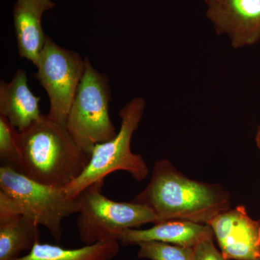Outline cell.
<instances>
[{"instance_id":"cell-5","label":"cell","mask_w":260,"mask_h":260,"mask_svg":"<svg viewBox=\"0 0 260 260\" xmlns=\"http://www.w3.org/2000/svg\"><path fill=\"white\" fill-rule=\"evenodd\" d=\"M85 58V70L77 90L65 128L76 144L90 155L95 145L113 139L117 133L109 116L112 100L107 75Z\"/></svg>"},{"instance_id":"cell-4","label":"cell","mask_w":260,"mask_h":260,"mask_svg":"<svg viewBox=\"0 0 260 260\" xmlns=\"http://www.w3.org/2000/svg\"><path fill=\"white\" fill-rule=\"evenodd\" d=\"M145 107L144 99L135 97L121 108L119 133L113 139L95 145L85 170L65 186L70 196L77 198L85 188L104 181L108 175L117 171L129 173L135 180H144L148 177V167L143 156L131 150L132 138L143 118Z\"/></svg>"},{"instance_id":"cell-11","label":"cell","mask_w":260,"mask_h":260,"mask_svg":"<svg viewBox=\"0 0 260 260\" xmlns=\"http://www.w3.org/2000/svg\"><path fill=\"white\" fill-rule=\"evenodd\" d=\"M214 237L213 229L209 224L173 220L154 224L153 227L143 230L126 229L119 233L116 239L123 246L138 245L145 242H159L194 247L201 241Z\"/></svg>"},{"instance_id":"cell-2","label":"cell","mask_w":260,"mask_h":260,"mask_svg":"<svg viewBox=\"0 0 260 260\" xmlns=\"http://www.w3.org/2000/svg\"><path fill=\"white\" fill-rule=\"evenodd\" d=\"M19 136L23 174L46 185L65 187L79 177L90 160V155L78 147L65 126L47 115L19 132Z\"/></svg>"},{"instance_id":"cell-1","label":"cell","mask_w":260,"mask_h":260,"mask_svg":"<svg viewBox=\"0 0 260 260\" xmlns=\"http://www.w3.org/2000/svg\"><path fill=\"white\" fill-rule=\"evenodd\" d=\"M133 201L155 215V224L181 220L209 224L230 209V194L218 184L192 180L167 159L157 160L150 180Z\"/></svg>"},{"instance_id":"cell-9","label":"cell","mask_w":260,"mask_h":260,"mask_svg":"<svg viewBox=\"0 0 260 260\" xmlns=\"http://www.w3.org/2000/svg\"><path fill=\"white\" fill-rule=\"evenodd\" d=\"M207 18L219 35H227L234 49L260 40V0H205Z\"/></svg>"},{"instance_id":"cell-14","label":"cell","mask_w":260,"mask_h":260,"mask_svg":"<svg viewBox=\"0 0 260 260\" xmlns=\"http://www.w3.org/2000/svg\"><path fill=\"white\" fill-rule=\"evenodd\" d=\"M120 243L107 240L77 249H65L38 243L32 250L15 260H113L119 254Z\"/></svg>"},{"instance_id":"cell-18","label":"cell","mask_w":260,"mask_h":260,"mask_svg":"<svg viewBox=\"0 0 260 260\" xmlns=\"http://www.w3.org/2000/svg\"><path fill=\"white\" fill-rule=\"evenodd\" d=\"M255 139L256 145H260V124L257 128V132H256Z\"/></svg>"},{"instance_id":"cell-10","label":"cell","mask_w":260,"mask_h":260,"mask_svg":"<svg viewBox=\"0 0 260 260\" xmlns=\"http://www.w3.org/2000/svg\"><path fill=\"white\" fill-rule=\"evenodd\" d=\"M53 0H16L13 10V24L18 54L37 65L47 36L42 28L45 12L55 8Z\"/></svg>"},{"instance_id":"cell-12","label":"cell","mask_w":260,"mask_h":260,"mask_svg":"<svg viewBox=\"0 0 260 260\" xmlns=\"http://www.w3.org/2000/svg\"><path fill=\"white\" fill-rule=\"evenodd\" d=\"M40 98L29 88L25 70L15 72L10 83L0 82V114L5 116L19 132L42 117L39 109Z\"/></svg>"},{"instance_id":"cell-13","label":"cell","mask_w":260,"mask_h":260,"mask_svg":"<svg viewBox=\"0 0 260 260\" xmlns=\"http://www.w3.org/2000/svg\"><path fill=\"white\" fill-rule=\"evenodd\" d=\"M39 225L22 215H0V260H15L40 242Z\"/></svg>"},{"instance_id":"cell-8","label":"cell","mask_w":260,"mask_h":260,"mask_svg":"<svg viewBox=\"0 0 260 260\" xmlns=\"http://www.w3.org/2000/svg\"><path fill=\"white\" fill-rule=\"evenodd\" d=\"M220 251L226 260H260V220L251 218L239 205L210 222Z\"/></svg>"},{"instance_id":"cell-17","label":"cell","mask_w":260,"mask_h":260,"mask_svg":"<svg viewBox=\"0 0 260 260\" xmlns=\"http://www.w3.org/2000/svg\"><path fill=\"white\" fill-rule=\"evenodd\" d=\"M213 239H205L194 246L192 260H226L214 244Z\"/></svg>"},{"instance_id":"cell-6","label":"cell","mask_w":260,"mask_h":260,"mask_svg":"<svg viewBox=\"0 0 260 260\" xmlns=\"http://www.w3.org/2000/svg\"><path fill=\"white\" fill-rule=\"evenodd\" d=\"M104 181L93 183L77 196L79 202L77 229L84 245L117 240L118 234L123 231L155 224V215L145 205L134 201L116 202L104 196Z\"/></svg>"},{"instance_id":"cell-16","label":"cell","mask_w":260,"mask_h":260,"mask_svg":"<svg viewBox=\"0 0 260 260\" xmlns=\"http://www.w3.org/2000/svg\"><path fill=\"white\" fill-rule=\"evenodd\" d=\"M138 256L150 260H192L194 247H185L159 242L138 244Z\"/></svg>"},{"instance_id":"cell-19","label":"cell","mask_w":260,"mask_h":260,"mask_svg":"<svg viewBox=\"0 0 260 260\" xmlns=\"http://www.w3.org/2000/svg\"><path fill=\"white\" fill-rule=\"evenodd\" d=\"M258 148H259V153H260V145H257Z\"/></svg>"},{"instance_id":"cell-7","label":"cell","mask_w":260,"mask_h":260,"mask_svg":"<svg viewBox=\"0 0 260 260\" xmlns=\"http://www.w3.org/2000/svg\"><path fill=\"white\" fill-rule=\"evenodd\" d=\"M34 77L49 97L48 117L65 126L84 70L85 58L58 45L47 36Z\"/></svg>"},{"instance_id":"cell-15","label":"cell","mask_w":260,"mask_h":260,"mask_svg":"<svg viewBox=\"0 0 260 260\" xmlns=\"http://www.w3.org/2000/svg\"><path fill=\"white\" fill-rule=\"evenodd\" d=\"M0 158L3 165L23 172V155L18 130L5 116L0 114Z\"/></svg>"},{"instance_id":"cell-3","label":"cell","mask_w":260,"mask_h":260,"mask_svg":"<svg viewBox=\"0 0 260 260\" xmlns=\"http://www.w3.org/2000/svg\"><path fill=\"white\" fill-rule=\"evenodd\" d=\"M78 211V198L70 196L64 187L38 182L9 166L0 167V215L28 217L59 242L63 220Z\"/></svg>"}]
</instances>
